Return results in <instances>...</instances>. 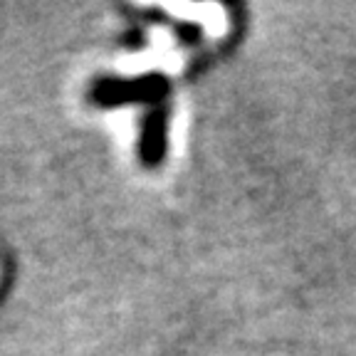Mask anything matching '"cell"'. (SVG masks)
<instances>
[]
</instances>
